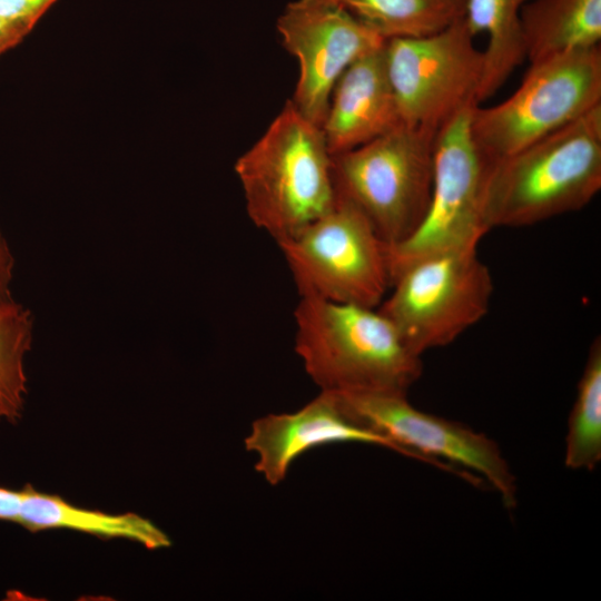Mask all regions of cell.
<instances>
[{
    "label": "cell",
    "instance_id": "15",
    "mask_svg": "<svg viewBox=\"0 0 601 601\" xmlns=\"http://www.w3.org/2000/svg\"><path fill=\"white\" fill-rule=\"evenodd\" d=\"M520 19L530 65L600 46L601 0H530Z\"/></svg>",
    "mask_w": 601,
    "mask_h": 601
},
{
    "label": "cell",
    "instance_id": "10",
    "mask_svg": "<svg viewBox=\"0 0 601 601\" xmlns=\"http://www.w3.org/2000/svg\"><path fill=\"white\" fill-rule=\"evenodd\" d=\"M334 393L352 421L391 440L403 455L456 474L459 470L437 459L460 464L482 475L500 494L505 508L516 505L515 476L499 445L486 435L415 408L408 403L406 394Z\"/></svg>",
    "mask_w": 601,
    "mask_h": 601
},
{
    "label": "cell",
    "instance_id": "7",
    "mask_svg": "<svg viewBox=\"0 0 601 601\" xmlns=\"http://www.w3.org/2000/svg\"><path fill=\"white\" fill-rule=\"evenodd\" d=\"M378 311L416 354L446 346L489 311L493 282L476 248L421 258L393 280Z\"/></svg>",
    "mask_w": 601,
    "mask_h": 601
},
{
    "label": "cell",
    "instance_id": "2",
    "mask_svg": "<svg viewBox=\"0 0 601 601\" xmlns=\"http://www.w3.org/2000/svg\"><path fill=\"white\" fill-rule=\"evenodd\" d=\"M294 319L295 352L321 391L406 394L422 373L421 355L376 307L300 296Z\"/></svg>",
    "mask_w": 601,
    "mask_h": 601
},
{
    "label": "cell",
    "instance_id": "9",
    "mask_svg": "<svg viewBox=\"0 0 601 601\" xmlns=\"http://www.w3.org/2000/svg\"><path fill=\"white\" fill-rule=\"evenodd\" d=\"M464 18L424 37L385 41L388 78L403 125L436 131L479 105L483 51Z\"/></svg>",
    "mask_w": 601,
    "mask_h": 601
},
{
    "label": "cell",
    "instance_id": "16",
    "mask_svg": "<svg viewBox=\"0 0 601 601\" xmlns=\"http://www.w3.org/2000/svg\"><path fill=\"white\" fill-rule=\"evenodd\" d=\"M530 0H466L464 20L473 36L487 35L477 102L492 97L525 60L520 12Z\"/></svg>",
    "mask_w": 601,
    "mask_h": 601
},
{
    "label": "cell",
    "instance_id": "6",
    "mask_svg": "<svg viewBox=\"0 0 601 601\" xmlns=\"http://www.w3.org/2000/svg\"><path fill=\"white\" fill-rule=\"evenodd\" d=\"M299 296L377 307L391 287L386 243L367 217L337 197L327 214L276 242Z\"/></svg>",
    "mask_w": 601,
    "mask_h": 601
},
{
    "label": "cell",
    "instance_id": "14",
    "mask_svg": "<svg viewBox=\"0 0 601 601\" xmlns=\"http://www.w3.org/2000/svg\"><path fill=\"white\" fill-rule=\"evenodd\" d=\"M19 523L38 532L67 529L109 539H126L148 550L170 546L169 536L150 520L136 513L111 514L69 503L61 496L48 494L27 484Z\"/></svg>",
    "mask_w": 601,
    "mask_h": 601
},
{
    "label": "cell",
    "instance_id": "19",
    "mask_svg": "<svg viewBox=\"0 0 601 601\" xmlns=\"http://www.w3.org/2000/svg\"><path fill=\"white\" fill-rule=\"evenodd\" d=\"M564 464L592 471L601 460V341L590 346L569 416Z\"/></svg>",
    "mask_w": 601,
    "mask_h": 601
},
{
    "label": "cell",
    "instance_id": "11",
    "mask_svg": "<svg viewBox=\"0 0 601 601\" xmlns=\"http://www.w3.org/2000/svg\"><path fill=\"white\" fill-rule=\"evenodd\" d=\"M277 30L284 48L299 66L292 102L321 128L341 75L386 41L334 0L288 3L277 19Z\"/></svg>",
    "mask_w": 601,
    "mask_h": 601
},
{
    "label": "cell",
    "instance_id": "18",
    "mask_svg": "<svg viewBox=\"0 0 601 601\" xmlns=\"http://www.w3.org/2000/svg\"><path fill=\"white\" fill-rule=\"evenodd\" d=\"M33 318L14 299L0 304V422L21 418L28 393L26 358L31 349Z\"/></svg>",
    "mask_w": 601,
    "mask_h": 601
},
{
    "label": "cell",
    "instance_id": "8",
    "mask_svg": "<svg viewBox=\"0 0 601 601\" xmlns=\"http://www.w3.org/2000/svg\"><path fill=\"white\" fill-rule=\"evenodd\" d=\"M476 106V105H475ZM471 106L436 132L433 185L428 207L414 233L386 244L391 285L410 264L440 253L476 248L489 231L484 223V189L492 164L470 134Z\"/></svg>",
    "mask_w": 601,
    "mask_h": 601
},
{
    "label": "cell",
    "instance_id": "17",
    "mask_svg": "<svg viewBox=\"0 0 601 601\" xmlns=\"http://www.w3.org/2000/svg\"><path fill=\"white\" fill-rule=\"evenodd\" d=\"M384 40L436 33L465 16L466 0H334Z\"/></svg>",
    "mask_w": 601,
    "mask_h": 601
},
{
    "label": "cell",
    "instance_id": "20",
    "mask_svg": "<svg viewBox=\"0 0 601 601\" xmlns=\"http://www.w3.org/2000/svg\"><path fill=\"white\" fill-rule=\"evenodd\" d=\"M57 0H0V16L26 36Z\"/></svg>",
    "mask_w": 601,
    "mask_h": 601
},
{
    "label": "cell",
    "instance_id": "1",
    "mask_svg": "<svg viewBox=\"0 0 601 601\" xmlns=\"http://www.w3.org/2000/svg\"><path fill=\"white\" fill-rule=\"evenodd\" d=\"M601 188V105L574 121L492 161L484 189V223L529 226L577 211Z\"/></svg>",
    "mask_w": 601,
    "mask_h": 601
},
{
    "label": "cell",
    "instance_id": "22",
    "mask_svg": "<svg viewBox=\"0 0 601 601\" xmlns=\"http://www.w3.org/2000/svg\"><path fill=\"white\" fill-rule=\"evenodd\" d=\"M26 35L0 16V57L17 47Z\"/></svg>",
    "mask_w": 601,
    "mask_h": 601
},
{
    "label": "cell",
    "instance_id": "5",
    "mask_svg": "<svg viewBox=\"0 0 601 601\" xmlns=\"http://www.w3.org/2000/svg\"><path fill=\"white\" fill-rule=\"evenodd\" d=\"M601 105L600 46L531 63L504 101L476 105L470 134L491 161L512 155Z\"/></svg>",
    "mask_w": 601,
    "mask_h": 601
},
{
    "label": "cell",
    "instance_id": "13",
    "mask_svg": "<svg viewBox=\"0 0 601 601\" xmlns=\"http://www.w3.org/2000/svg\"><path fill=\"white\" fill-rule=\"evenodd\" d=\"M388 78L385 42L351 63L336 81L322 131L332 156L402 126Z\"/></svg>",
    "mask_w": 601,
    "mask_h": 601
},
{
    "label": "cell",
    "instance_id": "21",
    "mask_svg": "<svg viewBox=\"0 0 601 601\" xmlns=\"http://www.w3.org/2000/svg\"><path fill=\"white\" fill-rule=\"evenodd\" d=\"M14 274L12 250L0 230V304L13 299L11 284Z\"/></svg>",
    "mask_w": 601,
    "mask_h": 601
},
{
    "label": "cell",
    "instance_id": "3",
    "mask_svg": "<svg viewBox=\"0 0 601 601\" xmlns=\"http://www.w3.org/2000/svg\"><path fill=\"white\" fill-rule=\"evenodd\" d=\"M234 169L249 219L275 242L298 233L337 201L333 156L322 128L292 100Z\"/></svg>",
    "mask_w": 601,
    "mask_h": 601
},
{
    "label": "cell",
    "instance_id": "12",
    "mask_svg": "<svg viewBox=\"0 0 601 601\" xmlns=\"http://www.w3.org/2000/svg\"><path fill=\"white\" fill-rule=\"evenodd\" d=\"M338 442H363L401 450L387 437L352 421L331 391L293 413L257 418L245 439L246 450L258 455L255 469L276 485L284 481L292 463L305 452Z\"/></svg>",
    "mask_w": 601,
    "mask_h": 601
},
{
    "label": "cell",
    "instance_id": "4",
    "mask_svg": "<svg viewBox=\"0 0 601 601\" xmlns=\"http://www.w3.org/2000/svg\"><path fill=\"white\" fill-rule=\"evenodd\" d=\"M436 131L402 125L333 156L337 197L355 205L387 245L403 242L430 204Z\"/></svg>",
    "mask_w": 601,
    "mask_h": 601
}]
</instances>
